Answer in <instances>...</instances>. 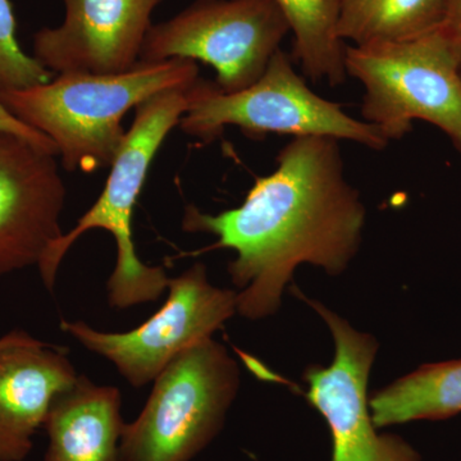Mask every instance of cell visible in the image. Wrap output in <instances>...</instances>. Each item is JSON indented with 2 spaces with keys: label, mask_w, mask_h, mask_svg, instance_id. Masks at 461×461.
Instances as JSON below:
<instances>
[{
  "label": "cell",
  "mask_w": 461,
  "mask_h": 461,
  "mask_svg": "<svg viewBox=\"0 0 461 461\" xmlns=\"http://www.w3.org/2000/svg\"><path fill=\"white\" fill-rule=\"evenodd\" d=\"M0 131L14 133L20 138L26 139L27 141L32 142L36 147L42 150L50 151V153L58 156L56 144L50 140L44 133L36 131L35 129L30 127L29 124L23 123V121L14 117L5 105L0 103Z\"/></svg>",
  "instance_id": "obj_18"
},
{
  "label": "cell",
  "mask_w": 461,
  "mask_h": 461,
  "mask_svg": "<svg viewBox=\"0 0 461 461\" xmlns=\"http://www.w3.org/2000/svg\"><path fill=\"white\" fill-rule=\"evenodd\" d=\"M293 32V60L313 83L346 81V42L338 32L339 0H276Z\"/></svg>",
  "instance_id": "obj_16"
},
{
  "label": "cell",
  "mask_w": 461,
  "mask_h": 461,
  "mask_svg": "<svg viewBox=\"0 0 461 461\" xmlns=\"http://www.w3.org/2000/svg\"><path fill=\"white\" fill-rule=\"evenodd\" d=\"M339 142L294 138L278 153L277 168L258 177L238 208L211 214L185 206V232L218 238L189 256L218 249L238 254L227 271L239 290L241 317L258 321L275 314L300 264L339 276L359 251L366 206L346 180Z\"/></svg>",
  "instance_id": "obj_1"
},
{
  "label": "cell",
  "mask_w": 461,
  "mask_h": 461,
  "mask_svg": "<svg viewBox=\"0 0 461 461\" xmlns=\"http://www.w3.org/2000/svg\"><path fill=\"white\" fill-rule=\"evenodd\" d=\"M290 32L276 0H195L150 27L139 60H200L217 71L221 91L238 93L262 77Z\"/></svg>",
  "instance_id": "obj_7"
},
{
  "label": "cell",
  "mask_w": 461,
  "mask_h": 461,
  "mask_svg": "<svg viewBox=\"0 0 461 461\" xmlns=\"http://www.w3.org/2000/svg\"><path fill=\"white\" fill-rule=\"evenodd\" d=\"M444 27L461 44V0H445Z\"/></svg>",
  "instance_id": "obj_19"
},
{
  "label": "cell",
  "mask_w": 461,
  "mask_h": 461,
  "mask_svg": "<svg viewBox=\"0 0 461 461\" xmlns=\"http://www.w3.org/2000/svg\"><path fill=\"white\" fill-rule=\"evenodd\" d=\"M198 63L185 58L140 62L120 74H59L50 83L0 90L14 117L56 144L63 168L94 172L112 166L126 131L127 112L162 91L190 86Z\"/></svg>",
  "instance_id": "obj_2"
},
{
  "label": "cell",
  "mask_w": 461,
  "mask_h": 461,
  "mask_svg": "<svg viewBox=\"0 0 461 461\" xmlns=\"http://www.w3.org/2000/svg\"><path fill=\"white\" fill-rule=\"evenodd\" d=\"M236 299V291L213 286L205 264L195 263L169 278L165 305L129 332H103L83 321H62L60 330L109 360L132 387L140 388L156 381L178 355L222 329L238 313Z\"/></svg>",
  "instance_id": "obj_8"
},
{
  "label": "cell",
  "mask_w": 461,
  "mask_h": 461,
  "mask_svg": "<svg viewBox=\"0 0 461 461\" xmlns=\"http://www.w3.org/2000/svg\"><path fill=\"white\" fill-rule=\"evenodd\" d=\"M240 386L238 363L209 338L154 381L139 417L124 423L121 461H193L220 435Z\"/></svg>",
  "instance_id": "obj_6"
},
{
  "label": "cell",
  "mask_w": 461,
  "mask_h": 461,
  "mask_svg": "<svg viewBox=\"0 0 461 461\" xmlns=\"http://www.w3.org/2000/svg\"><path fill=\"white\" fill-rule=\"evenodd\" d=\"M163 0H63L65 21L33 35L32 57L53 74H120L139 62Z\"/></svg>",
  "instance_id": "obj_11"
},
{
  "label": "cell",
  "mask_w": 461,
  "mask_h": 461,
  "mask_svg": "<svg viewBox=\"0 0 461 461\" xmlns=\"http://www.w3.org/2000/svg\"><path fill=\"white\" fill-rule=\"evenodd\" d=\"M461 44L444 26L411 41L346 45V75L364 86L362 115L388 140L415 120L436 126L461 151Z\"/></svg>",
  "instance_id": "obj_4"
},
{
  "label": "cell",
  "mask_w": 461,
  "mask_h": 461,
  "mask_svg": "<svg viewBox=\"0 0 461 461\" xmlns=\"http://www.w3.org/2000/svg\"><path fill=\"white\" fill-rule=\"evenodd\" d=\"M444 23L445 0H339V36L351 45L411 41Z\"/></svg>",
  "instance_id": "obj_15"
},
{
  "label": "cell",
  "mask_w": 461,
  "mask_h": 461,
  "mask_svg": "<svg viewBox=\"0 0 461 461\" xmlns=\"http://www.w3.org/2000/svg\"><path fill=\"white\" fill-rule=\"evenodd\" d=\"M460 74H461V68H460Z\"/></svg>",
  "instance_id": "obj_20"
},
{
  "label": "cell",
  "mask_w": 461,
  "mask_h": 461,
  "mask_svg": "<svg viewBox=\"0 0 461 461\" xmlns=\"http://www.w3.org/2000/svg\"><path fill=\"white\" fill-rule=\"evenodd\" d=\"M117 387L99 386L78 375L51 403L44 429V461H121L124 421Z\"/></svg>",
  "instance_id": "obj_13"
},
{
  "label": "cell",
  "mask_w": 461,
  "mask_h": 461,
  "mask_svg": "<svg viewBox=\"0 0 461 461\" xmlns=\"http://www.w3.org/2000/svg\"><path fill=\"white\" fill-rule=\"evenodd\" d=\"M195 83L162 91L135 108V120L112 163L104 190L74 229L50 245L39 264L41 280L48 290H54L58 269L67 251L85 232L95 229L107 230L117 245V262L107 282L111 308L123 311L157 302L168 290L169 277L165 268L142 263L136 253L133 209L154 157L190 108Z\"/></svg>",
  "instance_id": "obj_3"
},
{
  "label": "cell",
  "mask_w": 461,
  "mask_h": 461,
  "mask_svg": "<svg viewBox=\"0 0 461 461\" xmlns=\"http://www.w3.org/2000/svg\"><path fill=\"white\" fill-rule=\"evenodd\" d=\"M178 126L204 142L222 135L224 127L238 126L251 140L276 133L348 140L375 151L390 144L378 127L355 120L338 103L309 89L294 69L293 57L282 50L276 51L256 84L238 93H223L214 81L198 78L190 108Z\"/></svg>",
  "instance_id": "obj_5"
},
{
  "label": "cell",
  "mask_w": 461,
  "mask_h": 461,
  "mask_svg": "<svg viewBox=\"0 0 461 461\" xmlns=\"http://www.w3.org/2000/svg\"><path fill=\"white\" fill-rule=\"evenodd\" d=\"M78 375L67 351L23 330L0 338V461H25L56 397Z\"/></svg>",
  "instance_id": "obj_12"
},
{
  "label": "cell",
  "mask_w": 461,
  "mask_h": 461,
  "mask_svg": "<svg viewBox=\"0 0 461 461\" xmlns=\"http://www.w3.org/2000/svg\"><path fill=\"white\" fill-rule=\"evenodd\" d=\"M377 429L441 420L461 412V359L426 364L369 399Z\"/></svg>",
  "instance_id": "obj_14"
},
{
  "label": "cell",
  "mask_w": 461,
  "mask_h": 461,
  "mask_svg": "<svg viewBox=\"0 0 461 461\" xmlns=\"http://www.w3.org/2000/svg\"><path fill=\"white\" fill-rule=\"evenodd\" d=\"M53 78V72L20 47L11 2L0 0V90L26 89Z\"/></svg>",
  "instance_id": "obj_17"
},
{
  "label": "cell",
  "mask_w": 461,
  "mask_h": 461,
  "mask_svg": "<svg viewBox=\"0 0 461 461\" xmlns=\"http://www.w3.org/2000/svg\"><path fill=\"white\" fill-rule=\"evenodd\" d=\"M293 293L323 318L333 339L335 357L330 366H311L303 379L305 397L329 424L330 461H420V454L402 437L381 435L373 421L368 381L378 350L377 339L359 332L321 303L297 288Z\"/></svg>",
  "instance_id": "obj_9"
},
{
  "label": "cell",
  "mask_w": 461,
  "mask_h": 461,
  "mask_svg": "<svg viewBox=\"0 0 461 461\" xmlns=\"http://www.w3.org/2000/svg\"><path fill=\"white\" fill-rule=\"evenodd\" d=\"M56 157L0 131V277L39 267L63 235L66 186Z\"/></svg>",
  "instance_id": "obj_10"
}]
</instances>
